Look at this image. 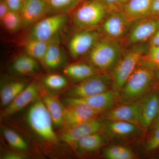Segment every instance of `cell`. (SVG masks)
I'll return each mask as SVG.
<instances>
[{
  "label": "cell",
  "instance_id": "cell-1",
  "mask_svg": "<svg viewBox=\"0 0 159 159\" xmlns=\"http://www.w3.org/2000/svg\"><path fill=\"white\" fill-rule=\"evenodd\" d=\"M154 77L153 69L141 61L119 92L117 103L120 105L140 101L149 93Z\"/></svg>",
  "mask_w": 159,
  "mask_h": 159
},
{
  "label": "cell",
  "instance_id": "cell-2",
  "mask_svg": "<svg viewBox=\"0 0 159 159\" xmlns=\"http://www.w3.org/2000/svg\"><path fill=\"white\" fill-rule=\"evenodd\" d=\"M121 41L102 36L89 52L90 63L98 70H112L122 54Z\"/></svg>",
  "mask_w": 159,
  "mask_h": 159
},
{
  "label": "cell",
  "instance_id": "cell-3",
  "mask_svg": "<svg viewBox=\"0 0 159 159\" xmlns=\"http://www.w3.org/2000/svg\"><path fill=\"white\" fill-rule=\"evenodd\" d=\"M27 120L31 129L43 141L51 144L57 143L59 139L53 129V120L41 98L31 106Z\"/></svg>",
  "mask_w": 159,
  "mask_h": 159
},
{
  "label": "cell",
  "instance_id": "cell-4",
  "mask_svg": "<svg viewBox=\"0 0 159 159\" xmlns=\"http://www.w3.org/2000/svg\"><path fill=\"white\" fill-rule=\"evenodd\" d=\"M73 11V24L82 30L94 29L101 25L109 12L99 0L83 1Z\"/></svg>",
  "mask_w": 159,
  "mask_h": 159
},
{
  "label": "cell",
  "instance_id": "cell-5",
  "mask_svg": "<svg viewBox=\"0 0 159 159\" xmlns=\"http://www.w3.org/2000/svg\"><path fill=\"white\" fill-rule=\"evenodd\" d=\"M144 45H139L122 54L112 69V89L120 92L146 52Z\"/></svg>",
  "mask_w": 159,
  "mask_h": 159
},
{
  "label": "cell",
  "instance_id": "cell-6",
  "mask_svg": "<svg viewBox=\"0 0 159 159\" xmlns=\"http://www.w3.org/2000/svg\"><path fill=\"white\" fill-rule=\"evenodd\" d=\"M112 89L111 76L105 73H98L79 81L66 91V98H85L94 96Z\"/></svg>",
  "mask_w": 159,
  "mask_h": 159
},
{
  "label": "cell",
  "instance_id": "cell-7",
  "mask_svg": "<svg viewBox=\"0 0 159 159\" xmlns=\"http://www.w3.org/2000/svg\"><path fill=\"white\" fill-rule=\"evenodd\" d=\"M69 20L67 13H57L43 17L33 25L30 32V39L51 42L58 39V34Z\"/></svg>",
  "mask_w": 159,
  "mask_h": 159
},
{
  "label": "cell",
  "instance_id": "cell-8",
  "mask_svg": "<svg viewBox=\"0 0 159 159\" xmlns=\"http://www.w3.org/2000/svg\"><path fill=\"white\" fill-rule=\"evenodd\" d=\"M133 21L120 10L109 11L101 24L102 36L121 41L127 37Z\"/></svg>",
  "mask_w": 159,
  "mask_h": 159
},
{
  "label": "cell",
  "instance_id": "cell-9",
  "mask_svg": "<svg viewBox=\"0 0 159 159\" xmlns=\"http://www.w3.org/2000/svg\"><path fill=\"white\" fill-rule=\"evenodd\" d=\"M104 123L97 119L90 120L70 127H63L60 131L58 139L75 150L77 142L82 138L103 129Z\"/></svg>",
  "mask_w": 159,
  "mask_h": 159
},
{
  "label": "cell",
  "instance_id": "cell-10",
  "mask_svg": "<svg viewBox=\"0 0 159 159\" xmlns=\"http://www.w3.org/2000/svg\"><path fill=\"white\" fill-rule=\"evenodd\" d=\"M159 29V18L149 16L134 21L127 37L128 44H138L145 42Z\"/></svg>",
  "mask_w": 159,
  "mask_h": 159
},
{
  "label": "cell",
  "instance_id": "cell-11",
  "mask_svg": "<svg viewBox=\"0 0 159 159\" xmlns=\"http://www.w3.org/2000/svg\"><path fill=\"white\" fill-rule=\"evenodd\" d=\"M102 36L101 31L94 29H83L75 33L69 43L71 56L77 58L89 53Z\"/></svg>",
  "mask_w": 159,
  "mask_h": 159
},
{
  "label": "cell",
  "instance_id": "cell-12",
  "mask_svg": "<svg viewBox=\"0 0 159 159\" xmlns=\"http://www.w3.org/2000/svg\"><path fill=\"white\" fill-rule=\"evenodd\" d=\"M64 107L62 126L70 127L97 119L100 112L81 103H66Z\"/></svg>",
  "mask_w": 159,
  "mask_h": 159
},
{
  "label": "cell",
  "instance_id": "cell-13",
  "mask_svg": "<svg viewBox=\"0 0 159 159\" xmlns=\"http://www.w3.org/2000/svg\"><path fill=\"white\" fill-rule=\"evenodd\" d=\"M119 96V92L111 89L101 93L85 98H66L64 101L66 103L84 104L101 113L107 111L113 108L116 103L118 102Z\"/></svg>",
  "mask_w": 159,
  "mask_h": 159
},
{
  "label": "cell",
  "instance_id": "cell-14",
  "mask_svg": "<svg viewBox=\"0 0 159 159\" xmlns=\"http://www.w3.org/2000/svg\"><path fill=\"white\" fill-rule=\"evenodd\" d=\"M142 102L120 104L106 112L107 120L126 121L142 126Z\"/></svg>",
  "mask_w": 159,
  "mask_h": 159
},
{
  "label": "cell",
  "instance_id": "cell-15",
  "mask_svg": "<svg viewBox=\"0 0 159 159\" xmlns=\"http://www.w3.org/2000/svg\"><path fill=\"white\" fill-rule=\"evenodd\" d=\"M106 134L111 139L124 140L140 136L144 133L141 126L134 123L120 121L107 120L104 124Z\"/></svg>",
  "mask_w": 159,
  "mask_h": 159
},
{
  "label": "cell",
  "instance_id": "cell-16",
  "mask_svg": "<svg viewBox=\"0 0 159 159\" xmlns=\"http://www.w3.org/2000/svg\"><path fill=\"white\" fill-rule=\"evenodd\" d=\"M51 11L48 0H24L20 12L23 27L33 25Z\"/></svg>",
  "mask_w": 159,
  "mask_h": 159
},
{
  "label": "cell",
  "instance_id": "cell-17",
  "mask_svg": "<svg viewBox=\"0 0 159 159\" xmlns=\"http://www.w3.org/2000/svg\"><path fill=\"white\" fill-rule=\"evenodd\" d=\"M40 86L36 81H33L28 84L13 101L6 107L3 111L2 116L7 117L13 115L39 99Z\"/></svg>",
  "mask_w": 159,
  "mask_h": 159
},
{
  "label": "cell",
  "instance_id": "cell-18",
  "mask_svg": "<svg viewBox=\"0 0 159 159\" xmlns=\"http://www.w3.org/2000/svg\"><path fill=\"white\" fill-rule=\"evenodd\" d=\"M142 102V126L146 129L155 121L158 114L159 93L157 92L149 93Z\"/></svg>",
  "mask_w": 159,
  "mask_h": 159
},
{
  "label": "cell",
  "instance_id": "cell-19",
  "mask_svg": "<svg viewBox=\"0 0 159 159\" xmlns=\"http://www.w3.org/2000/svg\"><path fill=\"white\" fill-rule=\"evenodd\" d=\"M153 0H129L119 10L133 21L150 16L151 8Z\"/></svg>",
  "mask_w": 159,
  "mask_h": 159
},
{
  "label": "cell",
  "instance_id": "cell-20",
  "mask_svg": "<svg viewBox=\"0 0 159 159\" xmlns=\"http://www.w3.org/2000/svg\"><path fill=\"white\" fill-rule=\"evenodd\" d=\"M40 97L51 115L56 126H62L64 107L57 97L48 93L43 86H40Z\"/></svg>",
  "mask_w": 159,
  "mask_h": 159
},
{
  "label": "cell",
  "instance_id": "cell-21",
  "mask_svg": "<svg viewBox=\"0 0 159 159\" xmlns=\"http://www.w3.org/2000/svg\"><path fill=\"white\" fill-rule=\"evenodd\" d=\"M97 70L90 63L79 62L66 66L63 73L72 79L80 81L97 74Z\"/></svg>",
  "mask_w": 159,
  "mask_h": 159
},
{
  "label": "cell",
  "instance_id": "cell-22",
  "mask_svg": "<svg viewBox=\"0 0 159 159\" xmlns=\"http://www.w3.org/2000/svg\"><path fill=\"white\" fill-rule=\"evenodd\" d=\"M99 132L85 136L77 142L75 150L80 153H92L99 150L105 143L104 137Z\"/></svg>",
  "mask_w": 159,
  "mask_h": 159
},
{
  "label": "cell",
  "instance_id": "cell-23",
  "mask_svg": "<svg viewBox=\"0 0 159 159\" xmlns=\"http://www.w3.org/2000/svg\"><path fill=\"white\" fill-rule=\"evenodd\" d=\"M64 60V55L57 39L50 43L41 62L47 68L55 70L61 65Z\"/></svg>",
  "mask_w": 159,
  "mask_h": 159
},
{
  "label": "cell",
  "instance_id": "cell-24",
  "mask_svg": "<svg viewBox=\"0 0 159 159\" xmlns=\"http://www.w3.org/2000/svg\"><path fill=\"white\" fill-rule=\"evenodd\" d=\"M37 60L28 54L22 55L16 58L11 66V69L16 74L21 75H30L39 69Z\"/></svg>",
  "mask_w": 159,
  "mask_h": 159
},
{
  "label": "cell",
  "instance_id": "cell-25",
  "mask_svg": "<svg viewBox=\"0 0 159 159\" xmlns=\"http://www.w3.org/2000/svg\"><path fill=\"white\" fill-rule=\"evenodd\" d=\"M28 85L25 81H13L3 85L0 94L2 106L6 107L9 105Z\"/></svg>",
  "mask_w": 159,
  "mask_h": 159
},
{
  "label": "cell",
  "instance_id": "cell-26",
  "mask_svg": "<svg viewBox=\"0 0 159 159\" xmlns=\"http://www.w3.org/2000/svg\"><path fill=\"white\" fill-rule=\"evenodd\" d=\"M51 43L29 39L24 44V48L26 54L42 62Z\"/></svg>",
  "mask_w": 159,
  "mask_h": 159
},
{
  "label": "cell",
  "instance_id": "cell-27",
  "mask_svg": "<svg viewBox=\"0 0 159 159\" xmlns=\"http://www.w3.org/2000/svg\"><path fill=\"white\" fill-rule=\"evenodd\" d=\"M104 157L107 159H133L135 155L129 148L122 145L109 146L103 151Z\"/></svg>",
  "mask_w": 159,
  "mask_h": 159
},
{
  "label": "cell",
  "instance_id": "cell-28",
  "mask_svg": "<svg viewBox=\"0 0 159 159\" xmlns=\"http://www.w3.org/2000/svg\"><path fill=\"white\" fill-rule=\"evenodd\" d=\"M51 11L66 13L73 11L83 0H48Z\"/></svg>",
  "mask_w": 159,
  "mask_h": 159
},
{
  "label": "cell",
  "instance_id": "cell-29",
  "mask_svg": "<svg viewBox=\"0 0 159 159\" xmlns=\"http://www.w3.org/2000/svg\"><path fill=\"white\" fill-rule=\"evenodd\" d=\"M1 22L4 29L9 32H16L23 27L20 13L11 10L1 20Z\"/></svg>",
  "mask_w": 159,
  "mask_h": 159
},
{
  "label": "cell",
  "instance_id": "cell-30",
  "mask_svg": "<svg viewBox=\"0 0 159 159\" xmlns=\"http://www.w3.org/2000/svg\"><path fill=\"white\" fill-rule=\"evenodd\" d=\"M3 134L7 142L12 148L20 151L26 150L29 148L27 142L14 131L4 129Z\"/></svg>",
  "mask_w": 159,
  "mask_h": 159
},
{
  "label": "cell",
  "instance_id": "cell-31",
  "mask_svg": "<svg viewBox=\"0 0 159 159\" xmlns=\"http://www.w3.org/2000/svg\"><path fill=\"white\" fill-rule=\"evenodd\" d=\"M43 83L48 88L53 90H59L65 88L68 81L65 77L58 74H50L43 79Z\"/></svg>",
  "mask_w": 159,
  "mask_h": 159
},
{
  "label": "cell",
  "instance_id": "cell-32",
  "mask_svg": "<svg viewBox=\"0 0 159 159\" xmlns=\"http://www.w3.org/2000/svg\"><path fill=\"white\" fill-rule=\"evenodd\" d=\"M141 61L154 70L159 69V47H149Z\"/></svg>",
  "mask_w": 159,
  "mask_h": 159
},
{
  "label": "cell",
  "instance_id": "cell-33",
  "mask_svg": "<svg viewBox=\"0 0 159 159\" xmlns=\"http://www.w3.org/2000/svg\"><path fill=\"white\" fill-rule=\"evenodd\" d=\"M159 147V124L155 127L151 138L148 140L146 146V150L148 151L155 150Z\"/></svg>",
  "mask_w": 159,
  "mask_h": 159
},
{
  "label": "cell",
  "instance_id": "cell-34",
  "mask_svg": "<svg viewBox=\"0 0 159 159\" xmlns=\"http://www.w3.org/2000/svg\"><path fill=\"white\" fill-rule=\"evenodd\" d=\"M108 9L109 11L119 10L129 0H99Z\"/></svg>",
  "mask_w": 159,
  "mask_h": 159
},
{
  "label": "cell",
  "instance_id": "cell-35",
  "mask_svg": "<svg viewBox=\"0 0 159 159\" xmlns=\"http://www.w3.org/2000/svg\"><path fill=\"white\" fill-rule=\"evenodd\" d=\"M9 10L20 13L24 0H5Z\"/></svg>",
  "mask_w": 159,
  "mask_h": 159
},
{
  "label": "cell",
  "instance_id": "cell-36",
  "mask_svg": "<svg viewBox=\"0 0 159 159\" xmlns=\"http://www.w3.org/2000/svg\"><path fill=\"white\" fill-rule=\"evenodd\" d=\"M27 158V156L20 152H8L4 154L2 157V159H24Z\"/></svg>",
  "mask_w": 159,
  "mask_h": 159
},
{
  "label": "cell",
  "instance_id": "cell-37",
  "mask_svg": "<svg viewBox=\"0 0 159 159\" xmlns=\"http://www.w3.org/2000/svg\"><path fill=\"white\" fill-rule=\"evenodd\" d=\"M10 11L5 0L0 1V20H2Z\"/></svg>",
  "mask_w": 159,
  "mask_h": 159
},
{
  "label": "cell",
  "instance_id": "cell-38",
  "mask_svg": "<svg viewBox=\"0 0 159 159\" xmlns=\"http://www.w3.org/2000/svg\"><path fill=\"white\" fill-rule=\"evenodd\" d=\"M150 14L153 16L159 15V0H153L151 8Z\"/></svg>",
  "mask_w": 159,
  "mask_h": 159
},
{
  "label": "cell",
  "instance_id": "cell-39",
  "mask_svg": "<svg viewBox=\"0 0 159 159\" xmlns=\"http://www.w3.org/2000/svg\"><path fill=\"white\" fill-rule=\"evenodd\" d=\"M149 47H159V29L151 38Z\"/></svg>",
  "mask_w": 159,
  "mask_h": 159
},
{
  "label": "cell",
  "instance_id": "cell-40",
  "mask_svg": "<svg viewBox=\"0 0 159 159\" xmlns=\"http://www.w3.org/2000/svg\"><path fill=\"white\" fill-rule=\"evenodd\" d=\"M154 122L155 128L159 124V111L156 119L155 120Z\"/></svg>",
  "mask_w": 159,
  "mask_h": 159
},
{
  "label": "cell",
  "instance_id": "cell-41",
  "mask_svg": "<svg viewBox=\"0 0 159 159\" xmlns=\"http://www.w3.org/2000/svg\"><path fill=\"white\" fill-rule=\"evenodd\" d=\"M157 78L159 82V69H158L156 74Z\"/></svg>",
  "mask_w": 159,
  "mask_h": 159
},
{
  "label": "cell",
  "instance_id": "cell-42",
  "mask_svg": "<svg viewBox=\"0 0 159 159\" xmlns=\"http://www.w3.org/2000/svg\"><path fill=\"white\" fill-rule=\"evenodd\" d=\"M83 1H89V0H83Z\"/></svg>",
  "mask_w": 159,
  "mask_h": 159
}]
</instances>
